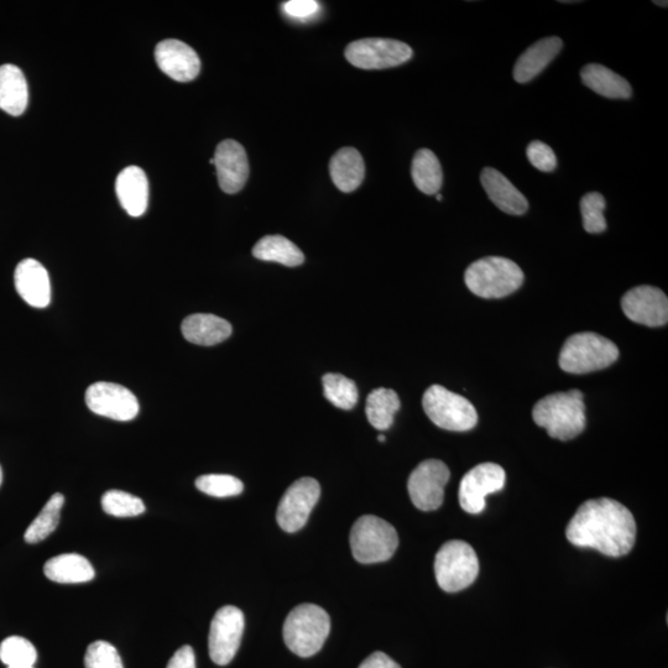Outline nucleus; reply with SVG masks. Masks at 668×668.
Returning a JSON list of instances; mask_svg holds the SVG:
<instances>
[{"label": "nucleus", "instance_id": "obj_33", "mask_svg": "<svg viewBox=\"0 0 668 668\" xmlns=\"http://www.w3.org/2000/svg\"><path fill=\"white\" fill-rule=\"evenodd\" d=\"M102 508L116 518H134L145 511L144 501L122 490H109L102 497Z\"/></svg>", "mask_w": 668, "mask_h": 668}, {"label": "nucleus", "instance_id": "obj_4", "mask_svg": "<svg viewBox=\"0 0 668 668\" xmlns=\"http://www.w3.org/2000/svg\"><path fill=\"white\" fill-rule=\"evenodd\" d=\"M330 630L331 619L325 609L315 604H301L287 615L285 644L295 655L311 657L325 645Z\"/></svg>", "mask_w": 668, "mask_h": 668}, {"label": "nucleus", "instance_id": "obj_15", "mask_svg": "<svg viewBox=\"0 0 668 668\" xmlns=\"http://www.w3.org/2000/svg\"><path fill=\"white\" fill-rule=\"evenodd\" d=\"M621 309L629 320L647 327H662L668 320L667 296L654 286H638L626 292Z\"/></svg>", "mask_w": 668, "mask_h": 668}, {"label": "nucleus", "instance_id": "obj_1", "mask_svg": "<svg viewBox=\"0 0 668 668\" xmlns=\"http://www.w3.org/2000/svg\"><path fill=\"white\" fill-rule=\"evenodd\" d=\"M566 536L572 545L594 549L609 557L628 555L636 540L633 514L619 501L600 498L579 506Z\"/></svg>", "mask_w": 668, "mask_h": 668}, {"label": "nucleus", "instance_id": "obj_45", "mask_svg": "<svg viewBox=\"0 0 668 668\" xmlns=\"http://www.w3.org/2000/svg\"><path fill=\"white\" fill-rule=\"evenodd\" d=\"M8 668H34V666H30V667H8Z\"/></svg>", "mask_w": 668, "mask_h": 668}, {"label": "nucleus", "instance_id": "obj_28", "mask_svg": "<svg viewBox=\"0 0 668 668\" xmlns=\"http://www.w3.org/2000/svg\"><path fill=\"white\" fill-rule=\"evenodd\" d=\"M411 176L414 184L425 195H437L443 184L440 160L429 149L417 151L412 160Z\"/></svg>", "mask_w": 668, "mask_h": 668}, {"label": "nucleus", "instance_id": "obj_18", "mask_svg": "<svg viewBox=\"0 0 668 668\" xmlns=\"http://www.w3.org/2000/svg\"><path fill=\"white\" fill-rule=\"evenodd\" d=\"M15 289L26 302L35 309H45L51 302V283L48 270L38 260L25 259L20 262L14 274Z\"/></svg>", "mask_w": 668, "mask_h": 668}, {"label": "nucleus", "instance_id": "obj_10", "mask_svg": "<svg viewBox=\"0 0 668 668\" xmlns=\"http://www.w3.org/2000/svg\"><path fill=\"white\" fill-rule=\"evenodd\" d=\"M450 477V469L437 459L420 463L407 482L412 504L422 511L440 508L445 499V487Z\"/></svg>", "mask_w": 668, "mask_h": 668}, {"label": "nucleus", "instance_id": "obj_9", "mask_svg": "<svg viewBox=\"0 0 668 668\" xmlns=\"http://www.w3.org/2000/svg\"><path fill=\"white\" fill-rule=\"evenodd\" d=\"M409 45L393 39L370 38L354 41L346 49V57L353 66L363 70L391 69L411 60Z\"/></svg>", "mask_w": 668, "mask_h": 668}, {"label": "nucleus", "instance_id": "obj_24", "mask_svg": "<svg viewBox=\"0 0 668 668\" xmlns=\"http://www.w3.org/2000/svg\"><path fill=\"white\" fill-rule=\"evenodd\" d=\"M330 174L333 184L339 191H356L365 177V165L362 155L354 148H343L332 156Z\"/></svg>", "mask_w": 668, "mask_h": 668}, {"label": "nucleus", "instance_id": "obj_43", "mask_svg": "<svg viewBox=\"0 0 668 668\" xmlns=\"http://www.w3.org/2000/svg\"><path fill=\"white\" fill-rule=\"evenodd\" d=\"M378 440H379L380 442H385L386 438H385L384 435H379V436H378Z\"/></svg>", "mask_w": 668, "mask_h": 668}, {"label": "nucleus", "instance_id": "obj_2", "mask_svg": "<svg viewBox=\"0 0 668 668\" xmlns=\"http://www.w3.org/2000/svg\"><path fill=\"white\" fill-rule=\"evenodd\" d=\"M535 424L556 440L570 441L586 429V405L579 390L545 396L532 410Z\"/></svg>", "mask_w": 668, "mask_h": 668}, {"label": "nucleus", "instance_id": "obj_19", "mask_svg": "<svg viewBox=\"0 0 668 668\" xmlns=\"http://www.w3.org/2000/svg\"><path fill=\"white\" fill-rule=\"evenodd\" d=\"M483 189L499 210L511 216H523L529 210L526 197L506 177L493 167H487L480 175Z\"/></svg>", "mask_w": 668, "mask_h": 668}, {"label": "nucleus", "instance_id": "obj_8", "mask_svg": "<svg viewBox=\"0 0 668 668\" xmlns=\"http://www.w3.org/2000/svg\"><path fill=\"white\" fill-rule=\"evenodd\" d=\"M422 406L433 424L443 430L466 432L478 424L477 410L471 401L441 385L426 390Z\"/></svg>", "mask_w": 668, "mask_h": 668}, {"label": "nucleus", "instance_id": "obj_32", "mask_svg": "<svg viewBox=\"0 0 668 668\" xmlns=\"http://www.w3.org/2000/svg\"><path fill=\"white\" fill-rule=\"evenodd\" d=\"M38 660V651L28 639L10 636L0 644V661L8 667H30Z\"/></svg>", "mask_w": 668, "mask_h": 668}, {"label": "nucleus", "instance_id": "obj_12", "mask_svg": "<svg viewBox=\"0 0 668 668\" xmlns=\"http://www.w3.org/2000/svg\"><path fill=\"white\" fill-rule=\"evenodd\" d=\"M320 495L321 487L316 479L301 478L292 483L280 500L276 513V520L281 529L290 534L301 530L309 520Z\"/></svg>", "mask_w": 668, "mask_h": 668}, {"label": "nucleus", "instance_id": "obj_5", "mask_svg": "<svg viewBox=\"0 0 668 668\" xmlns=\"http://www.w3.org/2000/svg\"><path fill=\"white\" fill-rule=\"evenodd\" d=\"M619 349L610 339L593 332L573 334L563 344L560 367L570 374H588L617 362Z\"/></svg>", "mask_w": 668, "mask_h": 668}, {"label": "nucleus", "instance_id": "obj_34", "mask_svg": "<svg viewBox=\"0 0 668 668\" xmlns=\"http://www.w3.org/2000/svg\"><path fill=\"white\" fill-rule=\"evenodd\" d=\"M196 488L210 497L229 498L242 494L244 484L228 474H207L196 479Z\"/></svg>", "mask_w": 668, "mask_h": 668}, {"label": "nucleus", "instance_id": "obj_7", "mask_svg": "<svg viewBox=\"0 0 668 668\" xmlns=\"http://www.w3.org/2000/svg\"><path fill=\"white\" fill-rule=\"evenodd\" d=\"M479 561L476 551L467 542L448 541L437 552L435 576L438 586L448 593L468 588L476 581Z\"/></svg>", "mask_w": 668, "mask_h": 668}, {"label": "nucleus", "instance_id": "obj_39", "mask_svg": "<svg viewBox=\"0 0 668 668\" xmlns=\"http://www.w3.org/2000/svg\"><path fill=\"white\" fill-rule=\"evenodd\" d=\"M166 668H196L195 651L189 645L182 646L171 657Z\"/></svg>", "mask_w": 668, "mask_h": 668}, {"label": "nucleus", "instance_id": "obj_40", "mask_svg": "<svg viewBox=\"0 0 668 668\" xmlns=\"http://www.w3.org/2000/svg\"><path fill=\"white\" fill-rule=\"evenodd\" d=\"M358 668H401L399 664H396V662L393 659H390V657L384 652H374V654L370 655L368 659H365L362 664Z\"/></svg>", "mask_w": 668, "mask_h": 668}, {"label": "nucleus", "instance_id": "obj_38", "mask_svg": "<svg viewBox=\"0 0 668 668\" xmlns=\"http://www.w3.org/2000/svg\"><path fill=\"white\" fill-rule=\"evenodd\" d=\"M283 9L287 17L305 20L315 17L320 10V3L315 0H291L284 4Z\"/></svg>", "mask_w": 668, "mask_h": 668}, {"label": "nucleus", "instance_id": "obj_31", "mask_svg": "<svg viewBox=\"0 0 668 668\" xmlns=\"http://www.w3.org/2000/svg\"><path fill=\"white\" fill-rule=\"evenodd\" d=\"M325 398L338 409L352 410L358 403V389L353 380L341 374H326L322 379Z\"/></svg>", "mask_w": 668, "mask_h": 668}, {"label": "nucleus", "instance_id": "obj_37", "mask_svg": "<svg viewBox=\"0 0 668 668\" xmlns=\"http://www.w3.org/2000/svg\"><path fill=\"white\" fill-rule=\"evenodd\" d=\"M527 159L535 169L542 172L555 171L557 167V158L555 151L549 145L542 142H532L527 146Z\"/></svg>", "mask_w": 668, "mask_h": 668}, {"label": "nucleus", "instance_id": "obj_14", "mask_svg": "<svg viewBox=\"0 0 668 668\" xmlns=\"http://www.w3.org/2000/svg\"><path fill=\"white\" fill-rule=\"evenodd\" d=\"M86 404L96 415L116 421H132L139 414L137 396L116 383L92 384L86 391Z\"/></svg>", "mask_w": 668, "mask_h": 668}, {"label": "nucleus", "instance_id": "obj_23", "mask_svg": "<svg viewBox=\"0 0 668 668\" xmlns=\"http://www.w3.org/2000/svg\"><path fill=\"white\" fill-rule=\"evenodd\" d=\"M29 102L28 83L18 66H0V109L10 116L19 117Z\"/></svg>", "mask_w": 668, "mask_h": 668}, {"label": "nucleus", "instance_id": "obj_26", "mask_svg": "<svg viewBox=\"0 0 668 668\" xmlns=\"http://www.w3.org/2000/svg\"><path fill=\"white\" fill-rule=\"evenodd\" d=\"M581 78L588 88L599 96L610 99H628L633 95L630 83L608 67L589 64L581 71Z\"/></svg>", "mask_w": 668, "mask_h": 668}, {"label": "nucleus", "instance_id": "obj_11", "mask_svg": "<svg viewBox=\"0 0 668 668\" xmlns=\"http://www.w3.org/2000/svg\"><path fill=\"white\" fill-rule=\"evenodd\" d=\"M244 614L233 605L218 610L211 623L208 649L211 660L226 666L236 657L244 633Z\"/></svg>", "mask_w": 668, "mask_h": 668}, {"label": "nucleus", "instance_id": "obj_41", "mask_svg": "<svg viewBox=\"0 0 668 668\" xmlns=\"http://www.w3.org/2000/svg\"><path fill=\"white\" fill-rule=\"evenodd\" d=\"M654 3L656 5H660V7H665V8H667V4H668L667 2H657V0H655Z\"/></svg>", "mask_w": 668, "mask_h": 668}, {"label": "nucleus", "instance_id": "obj_3", "mask_svg": "<svg viewBox=\"0 0 668 668\" xmlns=\"http://www.w3.org/2000/svg\"><path fill=\"white\" fill-rule=\"evenodd\" d=\"M464 281L474 295L483 299H503L520 289L524 273L513 260L488 257L469 265Z\"/></svg>", "mask_w": 668, "mask_h": 668}, {"label": "nucleus", "instance_id": "obj_25", "mask_svg": "<svg viewBox=\"0 0 668 668\" xmlns=\"http://www.w3.org/2000/svg\"><path fill=\"white\" fill-rule=\"evenodd\" d=\"M44 573L50 581L65 584L90 582L96 576L91 562L78 553H64L51 558L45 563Z\"/></svg>", "mask_w": 668, "mask_h": 668}, {"label": "nucleus", "instance_id": "obj_29", "mask_svg": "<svg viewBox=\"0 0 668 668\" xmlns=\"http://www.w3.org/2000/svg\"><path fill=\"white\" fill-rule=\"evenodd\" d=\"M400 399L394 390L380 388L372 391L367 399V417L370 425L379 431L389 430L400 410Z\"/></svg>", "mask_w": 668, "mask_h": 668}, {"label": "nucleus", "instance_id": "obj_22", "mask_svg": "<svg viewBox=\"0 0 668 668\" xmlns=\"http://www.w3.org/2000/svg\"><path fill=\"white\" fill-rule=\"evenodd\" d=\"M562 46V40L557 36H550V38L542 39L531 45L516 61L513 72L514 80L518 83L534 80L560 54Z\"/></svg>", "mask_w": 668, "mask_h": 668}, {"label": "nucleus", "instance_id": "obj_16", "mask_svg": "<svg viewBox=\"0 0 668 668\" xmlns=\"http://www.w3.org/2000/svg\"><path fill=\"white\" fill-rule=\"evenodd\" d=\"M219 186L228 195L243 190L249 177V161L242 144L236 140H224L217 146L215 156Z\"/></svg>", "mask_w": 668, "mask_h": 668}, {"label": "nucleus", "instance_id": "obj_36", "mask_svg": "<svg viewBox=\"0 0 668 668\" xmlns=\"http://www.w3.org/2000/svg\"><path fill=\"white\" fill-rule=\"evenodd\" d=\"M86 668H124L118 650L107 641H95L87 647Z\"/></svg>", "mask_w": 668, "mask_h": 668}, {"label": "nucleus", "instance_id": "obj_30", "mask_svg": "<svg viewBox=\"0 0 668 668\" xmlns=\"http://www.w3.org/2000/svg\"><path fill=\"white\" fill-rule=\"evenodd\" d=\"M64 504V495L61 493L52 495L40 514L36 516V519L25 531L24 539L28 544H39L40 541L45 540L57 529Z\"/></svg>", "mask_w": 668, "mask_h": 668}, {"label": "nucleus", "instance_id": "obj_20", "mask_svg": "<svg viewBox=\"0 0 668 668\" xmlns=\"http://www.w3.org/2000/svg\"><path fill=\"white\" fill-rule=\"evenodd\" d=\"M116 191L120 205L129 216L140 217L148 210L149 181L140 167L129 166L120 172Z\"/></svg>", "mask_w": 668, "mask_h": 668}, {"label": "nucleus", "instance_id": "obj_6", "mask_svg": "<svg viewBox=\"0 0 668 668\" xmlns=\"http://www.w3.org/2000/svg\"><path fill=\"white\" fill-rule=\"evenodd\" d=\"M398 546V532L393 525L378 516L364 515L352 527L353 557L364 565L389 561Z\"/></svg>", "mask_w": 668, "mask_h": 668}, {"label": "nucleus", "instance_id": "obj_13", "mask_svg": "<svg viewBox=\"0 0 668 668\" xmlns=\"http://www.w3.org/2000/svg\"><path fill=\"white\" fill-rule=\"evenodd\" d=\"M506 474L499 464L482 463L469 471L459 485V504L469 514H480L485 509L489 494L505 487Z\"/></svg>", "mask_w": 668, "mask_h": 668}, {"label": "nucleus", "instance_id": "obj_42", "mask_svg": "<svg viewBox=\"0 0 668 668\" xmlns=\"http://www.w3.org/2000/svg\"><path fill=\"white\" fill-rule=\"evenodd\" d=\"M2 482H3V471L2 467H0V485H2Z\"/></svg>", "mask_w": 668, "mask_h": 668}, {"label": "nucleus", "instance_id": "obj_44", "mask_svg": "<svg viewBox=\"0 0 668 668\" xmlns=\"http://www.w3.org/2000/svg\"><path fill=\"white\" fill-rule=\"evenodd\" d=\"M436 198H437L438 201H442L443 197H442L441 193H437Z\"/></svg>", "mask_w": 668, "mask_h": 668}, {"label": "nucleus", "instance_id": "obj_21", "mask_svg": "<svg viewBox=\"0 0 668 668\" xmlns=\"http://www.w3.org/2000/svg\"><path fill=\"white\" fill-rule=\"evenodd\" d=\"M187 341L197 346L211 347L226 341L233 332L231 323L210 313H195L186 317L181 325Z\"/></svg>", "mask_w": 668, "mask_h": 668}, {"label": "nucleus", "instance_id": "obj_17", "mask_svg": "<svg viewBox=\"0 0 668 668\" xmlns=\"http://www.w3.org/2000/svg\"><path fill=\"white\" fill-rule=\"evenodd\" d=\"M160 70L177 82H191L201 71V60L191 46L180 40L161 41L155 49Z\"/></svg>", "mask_w": 668, "mask_h": 668}, {"label": "nucleus", "instance_id": "obj_27", "mask_svg": "<svg viewBox=\"0 0 668 668\" xmlns=\"http://www.w3.org/2000/svg\"><path fill=\"white\" fill-rule=\"evenodd\" d=\"M254 258L263 262H274L285 266H299L305 262V255L295 243L283 236H266L253 248Z\"/></svg>", "mask_w": 668, "mask_h": 668}, {"label": "nucleus", "instance_id": "obj_35", "mask_svg": "<svg viewBox=\"0 0 668 668\" xmlns=\"http://www.w3.org/2000/svg\"><path fill=\"white\" fill-rule=\"evenodd\" d=\"M607 207L605 198L599 192H589L581 200V213L584 231L599 234L607 231L604 211Z\"/></svg>", "mask_w": 668, "mask_h": 668}]
</instances>
